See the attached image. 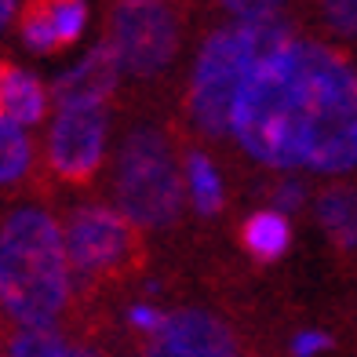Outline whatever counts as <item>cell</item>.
<instances>
[{"label":"cell","instance_id":"1","mask_svg":"<svg viewBox=\"0 0 357 357\" xmlns=\"http://www.w3.org/2000/svg\"><path fill=\"white\" fill-rule=\"evenodd\" d=\"M226 139L270 172H357V66L339 47L291 33L245 73Z\"/></svg>","mask_w":357,"mask_h":357},{"label":"cell","instance_id":"2","mask_svg":"<svg viewBox=\"0 0 357 357\" xmlns=\"http://www.w3.org/2000/svg\"><path fill=\"white\" fill-rule=\"evenodd\" d=\"M77 291L62 222L44 204H19L0 222V314L15 328H52Z\"/></svg>","mask_w":357,"mask_h":357},{"label":"cell","instance_id":"3","mask_svg":"<svg viewBox=\"0 0 357 357\" xmlns=\"http://www.w3.org/2000/svg\"><path fill=\"white\" fill-rule=\"evenodd\" d=\"M296 33L288 15H270V19H230L215 26L197 47L186 80V117L193 132L204 139H226L230 135V109L241 91V80L252 70L259 55L278 47Z\"/></svg>","mask_w":357,"mask_h":357},{"label":"cell","instance_id":"4","mask_svg":"<svg viewBox=\"0 0 357 357\" xmlns=\"http://www.w3.org/2000/svg\"><path fill=\"white\" fill-rule=\"evenodd\" d=\"M113 204L139 230H168L186 208L183 160L160 124L128 128L113 153Z\"/></svg>","mask_w":357,"mask_h":357},{"label":"cell","instance_id":"5","mask_svg":"<svg viewBox=\"0 0 357 357\" xmlns=\"http://www.w3.org/2000/svg\"><path fill=\"white\" fill-rule=\"evenodd\" d=\"M106 40L124 77L153 80L168 73L183 52V11L175 0H113Z\"/></svg>","mask_w":357,"mask_h":357},{"label":"cell","instance_id":"6","mask_svg":"<svg viewBox=\"0 0 357 357\" xmlns=\"http://www.w3.org/2000/svg\"><path fill=\"white\" fill-rule=\"evenodd\" d=\"M62 237H66L77 288L117 278V273L132 270V263L139 259V226L117 204L106 201L73 204L70 215L62 219Z\"/></svg>","mask_w":357,"mask_h":357},{"label":"cell","instance_id":"7","mask_svg":"<svg viewBox=\"0 0 357 357\" xmlns=\"http://www.w3.org/2000/svg\"><path fill=\"white\" fill-rule=\"evenodd\" d=\"M40 157L59 183L88 186L109 157V106H55Z\"/></svg>","mask_w":357,"mask_h":357},{"label":"cell","instance_id":"8","mask_svg":"<svg viewBox=\"0 0 357 357\" xmlns=\"http://www.w3.org/2000/svg\"><path fill=\"white\" fill-rule=\"evenodd\" d=\"M146 357H241V347L222 317L201 306H183L146 335Z\"/></svg>","mask_w":357,"mask_h":357},{"label":"cell","instance_id":"9","mask_svg":"<svg viewBox=\"0 0 357 357\" xmlns=\"http://www.w3.org/2000/svg\"><path fill=\"white\" fill-rule=\"evenodd\" d=\"M121 62L109 40H99L73 66H66L52 80V109L55 106H109L121 88Z\"/></svg>","mask_w":357,"mask_h":357},{"label":"cell","instance_id":"10","mask_svg":"<svg viewBox=\"0 0 357 357\" xmlns=\"http://www.w3.org/2000/svg\"><path fill=\"white\" fill-rule=\"evenodd\" d=\"M88 29V0H26L19 8V37L33 55H59Z\"/></svg>","mask_w":357,"mask_h":357},{"label":"cell","instance_id":"11","mask_svg":"<svg viewBox=\"0 0 357 357\" xmlns=\"http://www.w3.org/2000/svg\"><path fill=\"white\" fill-rule=\"evenodd\" d=\"M0 117L22 128H40L52 117V88L37 73H29L15 62H0Z\"/></svg>","mask_w":357,"mask_h":357},{"label":"cell","instance_id":"12","mask_svg":"<svg viewBox=\"0 0 357 357\" xmlns=\"http://www.w3.org/2000/svg\"><path fill=\"white\" fill-rule=\"evenodd\" d=\"M183 183H186V204L193 215L201 219H215L226 204V183L222 172L204 150H186L183 157Z\"/></svg>","mask_w":357,"mask_h":357},{"label":"cell","instance_id":"13","mask_svg":"<svg viewBox=\"0 0 357 357\" xmlns=\"http://www.w3.org/2000/svg\"><path fill=\"white\" fill-rule=\"evenodd\" d=\"M241 245L255 263H278L291 248V219L278 208H259L241 222Z\"/></svg>","mask_w":357,"mask_h":357},{"label":"cell","instance_id":"14","mask_svg":"<svg viewBox=\"0 0 357 357\" xmlns=\"http://www.w3.org/2000/svg\"><path fill=\"white\" fill-rule=\"evenodd\" d=\"M314 215L335 248L343 252L357 248V190L354 186H328L324 193H317Z\"/></svg>","mask_w":357,"mask_h":357},{"label":"cell","instance_id":"15","mask_svg":"<svg viewBox=\"0 0 357 357\" xmlns=\"http://www.w3.org/2000/svg\"><path fill=\"white\" fill-rule=\"evenodd\" d=\"M37 142L33 132L8 117H0V190H11L29 178L37 165Z\"/></svg>","mask_w":357,"mask_h":357},{"label":"cell","instance_id":"16","mask_svg":"<svg viewBox=\"0 0 357 357\" xmlns=\"http://www.w3.org/2000/svg\"><path fill=\"white\" fill-rule=\"evenodd\" d=\"M4 357H73V343L59 332V324H52V328L19 324L8 335Z\"/></svg>","mask_w":357,"mask_h":357},{"label":"cell","instance_id":"17","mask_svg":"<svg viewBox=\"0 0 357 357\" xmlns=\"http://www.w3.org/2000/svg\"><path fill=\"white\" fill-rule=\"evenodd\" d=\"M317 8L335 37H357V0H317Z\"/></svg>","mask_w":357,"mask_h":357},{"label":"cell","instance_id":"18","mask_svg":"<svg viewBox=\"0 0 357 357\" xmlns=\"http://www.w3.org/2000/svg\"><path fill=\"white\" fill-rule=\"evenodd\" d=\"M303 204H306V186L299 183L296 175L281 178V183H273V190H270V208H278V212H284V215H296V212H303Z\"/></svg>","mask_w":357,"mask_h":357},{"label":"cell","instance_id":"19","mask_svg":"<svg viewBox=\"0 0 357 357\" xmlns=\"http://www.w3.org/2000/svg\"><path fill=\"white\" fill-rule=\"evenodd\" d=\"M230 19H270V15H284L288 0H219Z\"/></svg>","mask_w":357,"mask_h":357},{"label":"cell","instance_id":"20","mask_svg":"<svg viewBox=\"0 0 357 357\" xmlns=\"http://www.w3.org/2000/svg\"><path fill=\"white\" fill-rule=\"evenodd\" d=\"M165 310H160V306H153V303H132V306H128V310H124V324H128V328H132V332H139V335H153L157 328H160V324H165Z\"/></svg>","mask_w":357,"mask_h":357},{"label":"cell","instance_id":"21","mask_svg":"<svg viewBox=\"0 0 357 357\" xmlns=\"http://www.w3.org/2000/svg\"><path fill=\"white\" fill-rule=\"evenodd\" d=\"M328 347H332V335L321 332V328H303V332L291 335V343H288L291 357H317V354H324Z\"/></svg>","mask_w":357,"mask_h":357},{"label":"cell","instance_id":"22","mask_svg":"<svg viewBox=\"0 0 357 357\" xmlns=\"http://www.w3.org/2000/svg\"><path fill=\"white\" fill-rule=\"evenodd\" d=\"M15 8H19V0H0V33L11 26V19H15Z\"/></svg>","mask_w":357,"mask_h":357},{"label":"cell","instance_id":"23","mask_svg":"<svg viewBox=\"0 0 357 357\" xmlns=\"http://www.w3.org/2000/svg\"><path fill=\"white\" fill-rule=\"evenodd\" d=\"M73 357H102V350L88 343H73Z\"/></svg>","mask_w":357,"mask_h":357},{"label":"cell","instance_id":"24","mask_svg":"<svg viewBox=\"0 0 357 357\" xmlns=\"http://www.w3.org/2000/svg\"><path fill=\"white\" fill-rule=\"evenodd\" d=\"M0 357H4V350H0Z\"/></svg>","mask_w":357,"mask_h":357}]
</instances>
